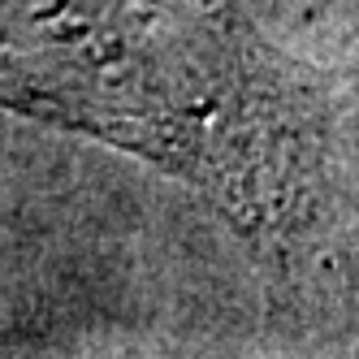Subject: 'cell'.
Segmentation results:
<instances>
[{"label":"cell","mask_w":359,"mask_h":359,"mask_svg":"<svg viewBox=\"0 0 359 359\" xmlns=\"http://www.w3.org/2000/svg\"><path fill=\"white\" fill-rule=\"evenodd\" d=\"M0 104L126 147L260 229L294 121L238 0H0Z\"/></svg>","instance_id":"obj_1"}]
</instances>
